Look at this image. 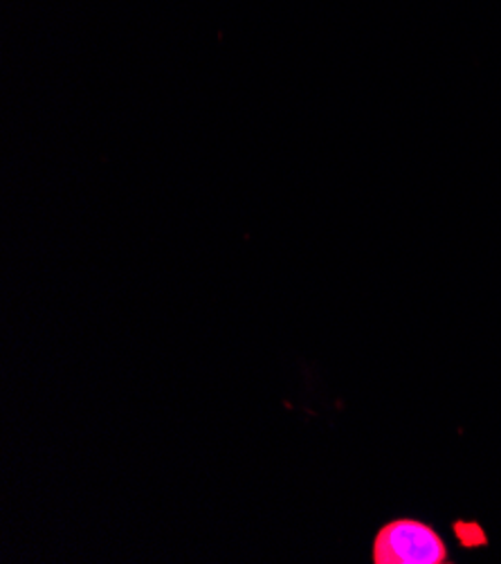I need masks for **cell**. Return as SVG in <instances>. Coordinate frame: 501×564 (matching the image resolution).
<instances>
[{"instance_id":"obj_1","label":"cell","mask_w":501,"mask_h":564,"mask_svg":"<svg viewBox=\"0 0 501 564\" xmlns=\"http://www.w3.org/2000/svg\"><path fill=\"white\" fill-rule=\"evenodd\" d=\"M371 555L375 564H443L448 546L429 524L403 518L375 533Z\"/></svg>"}]
</instances>
